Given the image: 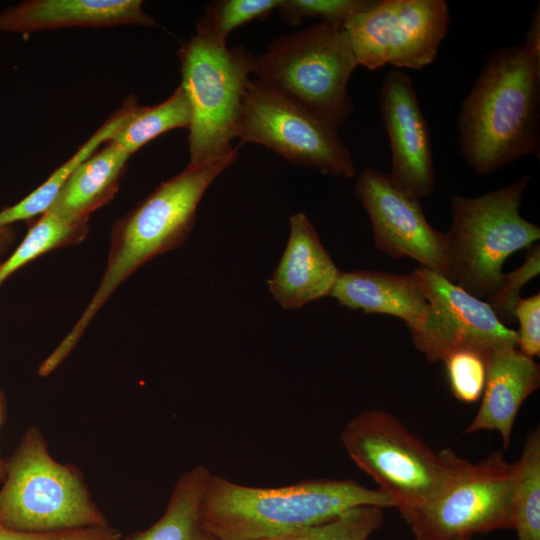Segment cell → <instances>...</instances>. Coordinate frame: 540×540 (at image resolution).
<instances>
[{
	"instance_id": "6da1fadb",
	"label": "cell",
	"mask_w": 540,
	"mask_h": 540,
	"mask_svg": "<svg viewBox=\"0 0 540 540\" xmlns=\"http://www.w3.org/2000/svg\"><path fill=\"white\" fill-rule=\"evenodd\" d=\"M238 151L239 147H235L219 159L201 165L188 164L115 221L102 279L74 326L46 357L49 368L56 369L68 357L96 314L129 276L153 258L184 243L194 227L205 192L236 162Z\"/></svg>"
},
{
	"instance_id": "7a4b0ae2",
	"label": "cell",
	"mask_w": 540,
	"mask_h": 540,
	"mask_svg": "<svg viewBox=\"0 0 540 540\" xmlns=\"http://www.w3.org/2000/svg\"><path fill=\"white\" fill-rule=\"evenodd\" d=\"M358 506L394 507L380 489L352 479L313 478L258 487L211 473L199 509L201 529L217 540H266L330 520Z\"/></svg>"
},
{
	"instance_id": "3957f363",
	"label": "cell",
	"mask_w": 540,
	"mask_h": 540,
	"mask_svg": "<svg viewBox=\"0 0 540 540\" xmlns=\"http://www.w3.org/2000/svg\"><path fill=\"white\" fill-rule=\"evenodd\" d=\"M457 127L462 156L479 174L526 155L540 159V66L523 44L489 54Z\"/></svg>"
},
{
	"instance_id": "277c9868",
	"label": "cell",
	"mask_w": 540,
	"mask_h": 540,
	"mask_svg": "<svg viewBox=\"0 0 540 540\" xmlns=\"http://www.w3.org/2000/svg\"><path fill=\"white\" fill-rule=\"evenodd\" d=\"M0 525L22 532H60L108 525L81 470L49 453L37 426L26 429L3 459Z\"/></svg>"
},
{
	"instance_id": "5b68a950",
	"label": "cell",
	"mask_w": 540,
	"mask_h": 540,
	"mask_svg": "<svg viewBox=\"0 0 540 540\" xmlns=\"http://www.w3.org/2000/svg\"><path fill=\"white\" fill-rule=\"evenodd\" d=\"M530 179L526 173L480 196L451 200L452 222L444 233L447 279L477 298L498 287L510 255L540 239L539 226L520 214Z\"/></svg>"
},
{
	"instance_id": "8992f818",
	"label": "cell",
	"mask_w": 540,
	"mask_h": 540,
	"mask_svg": "<svg viewBox=\"0 0 540 540\" xmlns=\"http://www.w3.org/2000/svg\"><path fill=\"white\" fill-rule=\"evenodd\" d=\"M357 66L344 28L318 22L271 42L252 73L338 130L353 111L348 82Z\"/></svg>"
},
{
	"instance_id": "52a82bcc",
	"label": "cell",
	"mask_w": 540,
	"mask_h": 540,
	"mask_svg": "<svg viewBox=\"0 0 540 540\" xmlns=\"http://www.w3.org/2000/svg\"><path fill=\"white\" fill-rule=\"evenodd\" d=\"M340 440L350 459L392 499L402 517L440 495L458 458L450 448L435 453L393 414L376 409L354 416Z\"/></svg>"
},
{
	"instance_id": "ba28073f",
	"label": "cell",
	"mask_w": 540,
	"mask_h": 540,
	"mask_svg": "<svg viewBox=\"0 0 540 540\" xmlns=\"http://www.w3.org/2000/svg\"><path fill=\"white\" fill-rule=\"evenodd\" d=\"M181 83L190 107L189 165L219 159L235 149L254 56L197 34L177 51Z\"/></svg>"
},
{
	"instance_id": "9c48e42d",
	"label": "cell",
	"mask_w": 540,
	"mask_h": 540,
	"mask_svg": "<svg viewBox=\"0 0 540 540\" xmlns=\"http://www.w3.org/2000/svg\"><path fill=\"white\" fill-rule=\"evenodd\" d=\"M513 479L514 463L500 451L477 463L458 456L440 495L403 518L415 540H458L512 529Z\"/></svg>"
},
{
	"instance_id": "30bf717a",
	"label": "cell",
	"mask_w": 540,
	"mask_h": 540,
	"mask_svg": "<svg viewBox=\"0 0 540 540\" xmlns=\"http://www.w3.org/2000/svg\"><path fill=\"white\" fill-rule=\"evenodd\" d=\"M237 138L262 145L298 167L352 178L353 156L338 130L257 79L248 82Z\"/></svg>"
},
{
	"instance_id": "8fae6325",
	"label": "cell",
	"mask_w": 540,
	"mask_h": 540,
	"mask_svg": "<svg viewBox=\"0 0 540 540\" xmlns=\"http://www.w3.org/2000/svg\"><path fill=\"white\" fill-rule=\"evenodd\" d=\"M449 23L444 0H376L352 15L344 30L358 65L423 69L436 58Z\"/></svg>"
},
{
	"instance_id": "7c38bea8",
	"label": "cell",
	"mask_w": 540,
	"mask_h": 540,
	"mask_svg": "<svg viewBox=\"0 0 540 540\" xmlns=\"http://www.w3.org/2000/svg\"><path fill=\"white\" fill-rule=\"evenodd\" d=\"M355 193L370 218L377 249L395 259L409 257L447 278L444 233L429 224L419 199L373 167L361 170Z\"/></svg>"
},
{
	"instance_id": "4fadbf2b",
	"label": "cell",
	"mask_w": 540,
	"mask_h": 540,
	"mask_svg": "<svg viewBox=\"0 0 540 540\" xmlns=\"http://www.w3.org/2000/svg\"><path fill=\"white\" fill-rule=\"evenodd\" d=\"M379 105L391 149L392 184L416 199L435 188L430 130L422 113L412 79L393 69L382 82Z\"/></svg>"
},
{
	"instance_id": "5bb4252c",
	"label": "cell",
	"mask_w": 540,
	"mask_h": 540,
	"mask_svg": "<svg viewBox=\"0 0 540 540\" xmlns=\"http://www.w3.org/2000/svg\"><path fill=\"white\" fill-rule=\"evenodd\" d=\"M328 296L352 310L402 319L415 347L429 362H437V315L411 273L397 275L369 269L340 271Z\"/></svg>"
},
{
	"instance_id": "9a60e30c",
	"label": "cell",
	"mask_w": 540,
	"mask_h": 540,
	"mask_svg": "<svg viewBox=\"0 0 540 540\" xmlns=\"http://www.w3.org/2000/svg\"><path fill=\"white\" fill-rule=\"evenodd\" d=\"M119 25L157 26L140 0H25L0 12V31L29 34L45 30Z\"/></svg>"
},
{
	"instance_id": "2e32d148",
	"label": "cell",
	"mask_w": 540,
	"mask_h": 540,
	"mask_svg": "<svg viewBox=\"0 0 540 540\" xmlns=\"http://www.w3.org/2000/svg\"><path fill=\"white\" fill-rule=\"evenodd\" d=\"M289 221L288 242L268 287L283 309H297L328 296L340 270L306 214H293Z\"/></svg>"
},
{
	"instance_id": "e0dca14e",
	"label": "cell",
	"mask_w": 540,
	"mask_h": 540,
	"mask_svg": "<svg viewBox=\"0 0 540 540\" xmlns=\"http://www.w3.org/2000/svg\"><path fill=\"white\" fill-rule=\"evenodd\" d=\"M486 363L481 404L464 434L498 431L504 448L508 449L523 402L540 386V367L534 358L524 355L511 343L492 348Z\"/></svg>"
},
{
	"instance_id": "ac0fdd59",
	"label": "cell",
	"mask_w": 540,
	"mask_h": 540,
	"mask_svg": "<svg viewBox=\"0 0 540 540\" xmlns=\"http://www.w3.org/2000/svg\"><path fill=\"white\" fill-rule=\"evenodd\" d=\"M411 274L425 298L442 317L457 348L469 347L487 355L498 345H517V331L503 324L488 302L435 271L418 266Z\"/></svg>"
},
{
	"instance_id": "d6986e66",
	"label": "cell",
	"mask_w": 540,
	"mask_h": 540,
	"mask_svg": "<svg viewBox=\"0 0 540 540\" xmlns=\"http://www.w3.org/2000/svg\"><path fill=\"white\" fill-rule=\"evenodd\" d=\"M130 157L121 147L107 142L71 175L49 210L65 219L89 221L90 215L118 192Z\"/></svg>"
},
{
	"instance_id": "ffe728a7",
	"label": "cell",
	"mask_w": 540,
	"mask_h": 540,
	"mask_svg": "<svg viewBox=\"0 0 540 540\" xmlns=\"http://www.w3.org/2000/svg\"><path fill=\"white\" fill-rule=\"evenodd\" d=\"M137 104L138 101L134 95L126 98L120 108L110 115L39 187L19 202L0 210V226H12L19 221H31L48 211L71 175L98 150V147L111 139Z\"/></svg>"
},
{
	"instance_id": "44dd1931",
	"label": "cell",
	"mask_w": 540,
	"mask_h": 540,
	"mask_svg": "<svg viewBox=\"0 0 540 540\" xmlns=\"http://www.w3.org/2000/svg\"><path fill=\"white\" fill-rule=\"evenodd\" d=\"M211 473L203 464L184 472L173 486L162 516L124 540H199L200 503Z\"/></svg>"
},
{
	"instance_id": "7402d4cb",
	"label": "cell",
	"mask_w": 540,
	"mask_h": 540,
	"mask_svg": "<svg viewBox=\"0 0 540 540\" xmlns=\"http://www.w3.org/2000/svg\"><path fill=\"white\" fill-rule=\"evenodd\" d=\"M189 124V103L179 85L167 99L157 105L137 104L108 142L116 144L132 156L158 136L178 128L188 129Z\"/></svg>"
},
{
	"instance_id": "603a6c76",
	"label": "cell",
	"mask_w": 540,
	"mask_h": 540,
	"mask_svg": "<svg viewBox=\"0 0 540 540\" xmlns=\"http://www.w3.org/2000/svg\"><path fill=\"white\" fill-rule=\"evenodd\" d=\"M89 221L65 219L48 210L30 222L27 234L12 254L0 261V288L16 271L49 251L81 243L89 233Z\"/></svg>"
},
{
	"instance_id": "cb8c5ba5",
	"label": "cell",
	"mask_w": 540,
	"mask_h": 540,
	"mask_svg": "<svg viewBox=\"0 0 540 540\" xmlns=\"http://www.w3.org/2000/svg\"><path fill=\"white\" fill-rule=\"evenodd\" d=\"M512 529L517 540H540V430L527 436L514 463Z\"/></svg>"
},
{
	"instance_id": "d4e9b609",
	"label": "cell",
	"mask_w": 540,
	"mask_h": 540,
	"mask_svg": "<svg viewBox=\"0 0 540 540\" xmlns=\"http://www.w3.org/2000/svg\"><path fill=\"white\" fill-rule=\"evenodd\" d=\"M282 0H217L206 6L196 23V34L221 46L228 35L244 24L264 20L278 10Z\"/></svg>"
},
{
	"instance_id": "484cf974",
	"label": "cell",
	"mask_w": 540,
	"mask_h": 540,
	"mask_svg": "<svg viewBox=\"0 0 540 540\" xmlns=\"http://www.w3.org/2000/svg\"><path fill=\"white\" fill-rule=\"evenodd\" d=\"M383 522V508L358 506L325 522L266 540H368Z\"/></svg>"
},
{
	"instance_id": "4316f807",
	"label": "cell",
	"mask_w": 540,
	"mask_h": 540,
	"mask_svg": "<svg viewBox=\"0 0 540 540\" xmlns=\"http://www.w3.org/2000/svg\"><path fill=\"white\" fill-rule=\"evenodd\" d=\"M487 355L469 347H458L449 352L444 362L450 390L465 403L478 401L484 391Z\"/></svg>"
},
{
	"instance_id": "83f0119b",
	"label": "cell",
	"mask_w": 540,
	"mask_h": 540,
	"mask_svg": "<svg viewBox=\"0 0 540 540\" xmlns=\"http://www.w3.org/2000/svg\"><path fill=\"white\" fill-rule=\"evenodd\" d=\"M375 2L376 0H282L278 11L282 19L292 25H299L305 18H315L322 23L344 28L352 15L369 9Z\"/></svg>"
},
{
	"instance_id": "f1b7e54d",
	"label": "cell",
	"mask_w": 540,
	"mask_h": 540,
	"mask_svg": "<svg viewBox=\"0 0 540 540\" xmlns=\"http://www.w3.org/2000/svg\"><path fill=\"white\" fill-rule=\"evenodd\" d=\"M539 272L540 246L533 244L528 247L524 263L512 272L503 273L498 287L487 296L488 304L503 324L515 320L514 310L520 299L519 293L526 283L539 275Z\"/></svg>"
},
{
	"instance_id": "f546056e",
	"label": "cell",
	"mask_w": 540,
	"mask_h": 540,
	"mask_svg": "<svg viewBox=\"0 0 540 540\" xmlns=\"http://www.w3.org/2000/svg\"><path fill=\"white\" fill-rule=\"evenodd\" d=\"M514 316L519 321L517 348L528 357H539L540 294L520 298L515 306Z\"/></svg>"
},
{
	"instance_id": "4dcf8cb0",
	"label": "cell",
	"mask_w": 540,
	"mask_h": 540,
	"mask_svg": "<svg viewBox=\"0 0 540 540\" xmlns=\"http://www.w3.org/2000/svg\"><path fill=\"white\" fill-rule=\"evenodd\" d=\"M0 540H122V533L110 524L46 533L16 531L0 525Z\"/></svg>"
},
{
	"instance_id": "1f68e13d",
	"label": "cell",
	"mask_w": 540,
	"mask_h": 540,
	"mask_svg": "<svg viewBox=\"0 0 540 540\" xmlns=\"http://www.w3.org/2000/svg\"><path fill=\"white\" fill-rule=\"evenodd\" d=\"M532 59L540 66V6L534 11L531 23L527 30L525 43L523 44Z\"/></svg>"
},
{
	"instance_id": "d6a6232c",
	"label": "cell",
	"mask_w": 540,
	"mask_h": 540,
	"mask_svg": "<svg viewBox=\"0 0 540 540\" xmlns=\"http://www.w3.org/2000/svg\"><path fill=\"white\" fill-rule=\"evenodd\" d=\"M16 239V231L12 226H0V257L5 254Z\"/></svg>"
},
{
	"instance_id": "836d02e7",
	"label": "cell",
	"mask_w": 540,
	"mask_h": 540,
	"mask_svg": "<svg viewBox=\"0 0 540 540\" xmlns=\"http://www.w3.org/2000/svg\"><path fill=\"white\" fill-rule=\"evenodd\" d=\"M7 417V404H6V398L5 394L0 388V429L3 427V425L6 422ZM5 478V471H4V465H3V458L0 454V483L4 481Z\"/></svg>"
},
{
	"instance_id": "e575fe53",
	"label": "cell",
	"mask_w": 540,
	"mask_h": 540,
	"mask_svg": "<svg viewBox=\"0 0 540 540\" xmlns=\"http://www.w3.org/2000/svg\"><path fill=\"white\" fill-rule=\"evenodd\" d=\"M199 540H217V539H215L213 536L207 534L206 532L202 530Z\"/></svg>"
},
{
	"instance_id": "d590c367",
	"label": "cell",
	"mask_w": 540,
	"mask_h": 540,
	"mask_svg": "<svg viewBox=\"0 0 540 540\" xmlns=\"http://www.w3.org/2000/svg\"><path fill=\"white\" fill-rule=\"evenodd\" d=\"M458 540H471V538H462V539H458Z\"/></svg>"
},
{
	"instance_id": "8d00e7d4",
	"label": "cell",
	"mask_w": 540,
	"mask_h": 540,
	"mask_svg": "<svg viewBox=\"0 0 540 540\" xmlns=\"http://www.w3.org/2000/svg\"><path fill=\"white\" fill-rule=\"evenodd\" d=\"M0 261H1V259H0Z\"/></svg>"
}]
</instances>
